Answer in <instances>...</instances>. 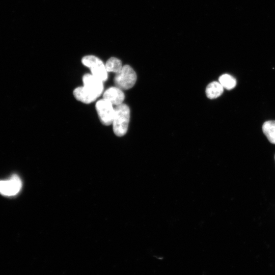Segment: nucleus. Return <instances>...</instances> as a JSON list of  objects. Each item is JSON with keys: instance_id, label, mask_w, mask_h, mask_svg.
<instances>
[{"instance_id": "3", "label": "nucleus", "mask_w": 275, "mask_h": 275, "mask_svg": "<svg viewBox=\"0 0 275 275\" xmlns=\"http://www.w3.org/2000/svg\"><path fill=\"white\" fill-rule=\"evenodd\" d=\"M136 74L132 68L128 65L123 66L120 72L116 74L114 81L116 87L121 90H128L134 85Z\"/></svg>"}, {"instance_id": "11", "label": "nucleus", "mask_w": 275, "mask_h": 275, "mask_svg": "<svg viewBox=\"0 0 275 275\" xmlns=\"http://www.w3.org/2000/svg\"><path fill=\"white\" fill-rule=\"evenodd\" d=\"M218 81L223 88L227 90L233 89L236 85L235 78L228 74L222 75L219 77Z\"/></svg>"}, {"instance_id": "4", "label": "nucleus", "mask_w": 275, "mask_h": 275, "mask_svg": "<svg viewBox=\"0 0 275 275\" xmlns=\"http://www.w3.org/2000/svg\"><path fill=\"white\" fill-rule=\"evenodd\" d=\"M81 62L90 69L92 75L103 82L107 79V72L105 65L100 59L92 55L87 56L82 58Z\"/></svg>"}, {"instance_id": "9", "label": "nucleus", "mask_w": 275, "mask_h": 275, "mask_svg": "<svg viewBox=\"0 0 275 275\" xmlns=\"http://www.w3.org/2000/svg\"><path fill=\"white\" fill-rule=\"evenodd\" d=\"M262 130L269 141L275 144V121H267L264 123Z\"/></svg>"}, {"instance_id": "8", "label": "nucleus", "mask_w": 275, "mask_h": 275, "mask_svg": "<svg viewBox=\"0 0 275 275\" xmlns=\"http://www.w3.org/2000/svg\"><path fill=\"white\" fill-rule=\"evenodd\" d=\"M224 91V88L217 81H212L209 84L206 89V94L209 99H214L220 96Z\"/></svg>"}, {"instance_id": "7", "label": "nucleus", "mask_w": 275, "mask_h": 275, "mask_svg": "<svg viewBox=\"0 0 275 275\" xmlns=\"http://www.w3.org/2000/svg\"><path fill=\"white\" fill-rule=\"evenodd\" d=\"M103 98L115 106L123 103L125 95L121 89L117 87L107 89L103 94Z\"/></svg>"}, {"instance_id": "5", "label": "nucleus", "mask_w": 275, "mask_h": 275, "mask_svg": "<svg viewBox=\"0 0 275 275\" xmlns=\"http://www.w3.org/2000/svg\"><path fill=\"white\" fill-rule=\"evenodd\" d=\"M113 104L103 98L96 103V109L102 124L108 126L112 124L115 109Z\"/></svg>"}, {"instance_id": "12", "label": "nucleus", "mask_w": 275, "mask_h": 275, "mask_svg": "<svg viewBox=\"0 0 275 275\" xmlns=\"http://www.w3.org/2000/svg\"><path fill=\"white\" fill-rule=\"evenodd\" d=\"M274 158H275V156H274Z\"/></svg>"}, {"instance_id": "1", "label": "nucleus", "mask_w": 275, "mask_h": 275, "mask_svg": "<svg viewBox=\"0 0 275 275\" xmlns=\"http://www.w3.org/2000/svg\"><path fill=\"white\" fill-rule=\"evenodd\" d=\"M84 86L79 87L73 91L74 97L86 104L94 101L102 93L103 81L92 74H85L82 77Z\"/></svg>"}, {"instance_id": "6", "label": "nucleus", "mask_w": 275, "mask_h": 275, "mask_svg": "<svg viewBox=\"0 0 275 275\" xmlns=\"http://www.w3.org/2000/svg\"><path fill=\"white\" fill-rule=\"evenodd\" d=\"M22 187V182L16 175L7 180H0V194L7 196L17 195Z\"/></svg>"}, {"instance_id": "2", "label": "nucleus", "mask_w": 275, "mask_h": 275, "mask_svg": "<svg viewBox=\"0 0 275 275\" xmlns=\"http://www.w3.org/2000/svg\"><path fill=\"white\" fill-rule=\"evenodd\" d=\"M115 113L112 122L114 133L118 136L124 135L127 131L130 119V109L126 104L122 103L114 108Z\"/></svg>"}, {"instance_id": "10", "label": "nucleus", "mask_w": 275, "mask_h": 275, "mask_svg": "<svg viewBox=\"0 0 275 275\" xmlns=\"http://www.w3.org/2000/svg\"><path fill=\"white\" fill-rule=\"evenodd\" d=\"M105 66L107 72H113L116 74L120 72L123 67L121 61L115 57L109 58Z\"/></svg>"}]
</instances>
